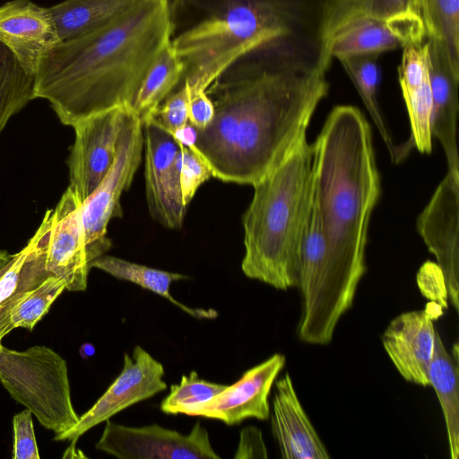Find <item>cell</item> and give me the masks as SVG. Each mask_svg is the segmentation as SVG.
I'll list each match as a JSON object with an SVG mask.
<instances>
[{
  "instance_id": "20",
  "label": "cell",
  "mask_w": 459,
  "mask_h": 459,
  "mask_svg": "<svg viewBox=\"0 0 459 459\" xmlns=\"http://www.w3.org/2000/svg\"><path fill=\"white\" fill-rule=\"evenodd\" d=\"M51 214L52 210H47L26 246L0 269V343L12 331L10 313L14 305L52 274L46 268Z\"/></svg>"
},
{
  "instance_id": "1",
  "label": "cell",
  "mask_w": 459,
  "mask_h": 459,
  "mask_svg": "<svg viewBox=\"0 0 459 459\" xmlns=\"http://www.w3.org/2000/svg\"><path fill=\"white\" fill-rule=\"evenodd\" d=\"M284 40L241 56L206 89L214 116L194 146L213 178L253 186L307 135L329 90L330 65L294 57Z\"/></svg>"
},
{
  "instance_id": "31",
  "label": "cell",
  "mask_w": 459,
  "mask_h": 459,
  "mask_svg": "<svg viewBox=\"0 0 459 459\" xmlns=\"http://www.w3.org/2000/svg\"><path fill=\"white\" fill-rule=\"evenodd\" d=\"M226 386L202 379L197 372L191 371L189 375L182 376L178 384L170 386L169 394L160 403V410L167 414H185L187 409L207 402Z\"/></svg>"
},
{
  "instance_id": "12",
  "label": "cell",
  "mask_w": 459,
  "mask_h": 459,
  "mask_svg": "<svg viewBox=\"0 0 459 459\" xmlns=\"http://www.w3.org/2000/svg\"><path fill=\"white\" fill-rule=\"evenodd\" d=\"M163 365L143 347L134 348L132 355L124 354L120 374L93 406L80 416L68 431L55 435L54 439L74 443L94 426L109 420L121 411L167 389Z\"/></svg>"
},
{
  "instance_id": "30",
  "label": "cell",
  "mask_w": 459,
  "mask_h": 459,
  "mask_svg": "<svg viewBox=\"0 0 459 459\" xmlns=\"http://www.w3.org/2000/svg\"><path fill=\"white\" fill-rule=\"evenodd\" d=\"M65 289V281L51 274L37 288L30 290L12 308L11 329L22 327L31 331Z\"/></svg>"
},
{
  "instance_id": "7",
  "label": "cell",
  "mask_w": 459,
  "mask_h": 459,
  "mask_svg": "<svg viewBox=\"0 0 459 459\" xmlns=\"http://www.w3.org/2000/svg\"><path fill=\"white\" fill-rule=\"evenodd\" d=\"M143 125L126 108L114 162L101 183L81 207L84 245L90 263L104 255L112 246L107 237L108 222L122 217L120 199L127 190L142 160Z\"/></svg>"
},
{
  "instance_id": "23",
  "label": "cell",
  "mask_w": 459,
  "mask_h": 459,
  "mask_svg": "<svg viewBox=\"0 0 459 459\" xmlns=\"http://www.w3.org/2000/svg\"><path fill=\"white\" fill-rule=\"evenodd\" d=\"M445 420L451 459L459 456V380L457 356L451 357L437 333L435 352L428 371Z\"/></svg>"
},
{
  "instance_id": "2",
  "label": "cell",
  "mask_w": 459,
  "mask_h": 459,
  "mask_svg": "<svg viewBox=\"0 0 459 459\" xmlns=\"http://www.w3.org/2000/svg\"><path fill=\"white\" fill-rule=\"evenodd\" d=\"M168 0H140L80 37L59 42L34 75V97L74 126L116 107L130 108L148 69L170 43Z\"/></svg>"
},
{
  "instance_id": "37",
  "label": "cell",
  "mask_w": 459,
  "mask_h": 459,
  "mask_svg": "<svg viewBox=\"0 0 459 459\" xmlns=\"http://www.w3.org/2000/svg\"><path fill=\"white\" fill-rule=\"evenodd\" d=\"M267 448L262 432L254 426L245 427L239 433L235 459L267 458Z\"/></svg>"
},
{
  "instance_id": "5",
  "label": "cell",
  "mask_w": 459,
  "mask_h": 459,
  "mask_svg": "<svg viewBox=\"0 0 459 459\" xmlns=\"http://www.w3.org/2000/svg\"><path fill=\"white\" fill-rule=\"evenodd\" d=\"M313 181V148L304 136L254 186L242 217L244 274L277 290L298 287L301 233Z\"/></svg>"
},
{
  "instance_id": "33",
  "label": "cell",
  "mask_w": 459,
  "mask_h": 459,
  "mask_svg": "<svg viewBox=\"0 0 459 459\" xmlns=\"http://www.w3.org/2000/svg\"><path fill=\"white\" fill-rule=\"evenodd\" d=\"M402 48L403 51L398 68L401 89L418 86L429 79L426 39L421 43H407Z\"/></svg>"
},
{
  "instance_id": "16",
  "label": "cell",
  "mask_w": 459,
  "mask_h": 459,
  "mask_svg": "<svg viewBox=\"0 0 459 459\" xmlns=\"http://www.w3.org/2000/svg\"><path fill=\"white\" fill-rule=\"evenodd\" d=\"M439 314L428 306L402 313L391 320L382 334L386 354L407 382L429 385L428 371L437 333L433 322Z\"/></svg>"
},
{
  "instance_id": "40",
  "label": "cell",
  "mask_w": 459,
  "mask_h": 459,
  "mask_svg": "<svg viewBox=\"0 0 459 459\" xmlns=\"http://www.w3.org/2000/svg\"><path fill=\"white\" fill-rule=\"evenodd\" d=\"M80 355L83 359L90 358L95 352L94 347L91 343H84L79 350Z\"/></svg>"
},
{
  "instance_id": "36",
  "label": "cell",
  "mask_w": 459,
  "mask_h": 459,
  "mask_svg": "<svg viewBox=\"0 0 459 459\" xmlns=\"http://www.w3.org/2000/svg\"><path fill=\"white\" fill-rule=\"evenodd\" d=\"M417 281L424 295L430 299L432 293L437 292L442 307H446V286L442 271L437 263H424L418 272Z\"/></svg>"
},
{
  "instance_id": "25",
  "label": "cell",
  "mask_w": 459,
  "mask_h": 459,
  "mask_svg": "<svg viewBox=\"0 0 459 459\" xmlns=\"http://www.w3.org/2000/svg\"><path fill=\"white\" fill-rule=\"evenodd\" d=\"M185 69L183 60L169 43L148 69L130 106L142 124L154 116L160 103L179 84Z\"/></svg>"
},
{
  "instance_id": "18",
  "label": "cell",
  "mask_w": 459,
  "mask_h": 459,
  "mask_svg": "<svg viewBox=\"0 0 459 459\" xmlns=\"http://www.w3.org/2000/svg\"><path fill=\"white\" fill-rule=\"evenodd\" d=\"M429 78L432 93L431 134L446 155L448 169H459L457 117L459 73L450 62L444 43L427 37Z\"/></svg>"
},
{
  "instance_id": "14",
  "label": "cell",
  "mask_w": 459,
  "mask_h": 459,
  "mask_svg": "<svg viewBox=\"0 0 459 459\" xmlns=\"http://www.w3.org/2000/svg\"><path fill=\"white\" fill-rule=\"evenodd\" d=\"M285 363L283 354L272 355L207 402L187 409L185 414L218 420L229 426L247 419L267 420L271 412L268 397Z\"/></svg>"
},
{
  "instance_id": "32",
  "label": "cell",
  "mask_w": 459,
  "mask_h": 459,
  "mask_svg": "<svg viewBox=\"0 0 459 459\" xmlns=\"http://www.w3.org/2000/svg\"><path fill=\"white\" fill-rule=\"evenodd\" d=\"M212 177V172L205 160L195 146L182 145L180 168V191L183 203L187 206L202 184Z\"/></svg>"
},
{
  "instance_id": "17",
  "label": "cell",
  "mask_w": 459,
  "mask_h": 459,
  "mask_svg": "<svg viewBox=\"0 0 459 459\" xmlns=\"http://www.w3.org/2000/svg\"><path fill=\"white\" fill-rule=\"evenodd\" d=\"M0 42L34 76L43 57L61 41L48 8L15 0L0 6Z\"/></svg>"
},
{
  "instance_id": "10",
  "label": "cell",
  "mask_w": 459,
  "mask_h": 459,
  "mask_svg": "<svg viewBox=\"0 0 459 459\" xmlns=\"http://www.w3.org/2000/svg\"><path fill=\"white\" fill-rule=\"evenodd\" d=\"M326 253V239L313 178L299 243L298 288L301 296V314L297 334L301 342L314 345L329 343L324 330Z\"/></svg>"
},
{
  "instance_id": "38",
  "label": "cell",
  "mask_w": 459,
  "mask_h": 459,
  "mask_svg": "<svg viewBox=\"0 0 459 459\" xmlns=\"http://www.w3.org/2000/svg\"><path fill=\"white\" fill-rule=\"evenodd\" d=\"M205 91L203 90L188 91V122L198 130L206 127L214 116L213 104Z\"/></svg>"
},
{
  "instance_id": "4",
  "label": "cell",
  "mask_w": 459,
  "mask_h": 459,
  "mask_svg": "<svg viewBox=\"0 0 459 459\" xmlns=\"http://www.w3.org/2000/svg\"><path fill=\"white\" fill-rule=\"evenodd\" d=\"M170 45L186 69L180 82L206 91L233 62L289 38L297 20L290 0H168Z\"/></svg>"
},
{
  "instance_id": "15",
  "label": "cell",
  "mask_w": 459,
  "mask_h": 459,
  "mask_svg": "<svg viewBox=\"0 0 459 459\" xmlns=\"http://www.w3.org/2000/svg\"><path fill=\"white\" fill-rule=\"evenodd\" d=\"M82 203L69 187L52 210L47 246L46 268L64 280L70 291L87 289L91 263L88 259L81 219Z\"/></svg>"
},
{
  "instance_id": "11",
  "label": "cell",
  "mask_w": 459,
  "mask_h": 459,
  "mask_svg": "<svg viewBox=\"0 0 459 459\" xmlns=\"http://www.w3.org/2000/svg\"><path fill=\"white\" fill-rule=\"evenodd\" d=\"M416 228L442 271L447 296L459 308V169H447L429 202L420 213Z\"/></svg>"
},
{
  "instance_id": "39",
  "label": "cell",
  "mask_w": 459,
  "mask_h": 459,
  "mask_svg": "<svg viewBox=\"0 0 459 459\" xmlns=\"http://www.w3.org/2000/svg\"><path fill=\"white\" fill-rule=\"evenodd\" d=\"M172 135L182 145L194 146L197 138V129L189 122L184 126L176 130Z\"/></svg>"
},
{
  "instance_id": "34",
  "label": "cell",
  "mask_w": 459,
  "mask_h": 459,
  "mask_svg": "<svg viewBox=\"0 0 459 459\" xmlns=\"http://www.w3.org/2000/svg\"><path fill=\"white\" fill-rule=\"evenodd\" d=\"M189 92L179 83L160 103L154 117L170 134L188 122Z\"/></svg>"
},
{
  "instance_id": "29",
  "label": "cell",
  "mask_w": 459,
  "mask_h": 459,
  "mask_svg": "<svg viewBox=\"0 0 459 459\" xmlns=\"http://www.w3.org/2000/svg\"><path fill=\"white\" fill-rule=\"evenodd\" d=\"M34 97V76L0 42V132Z\"/></svg>"
},
{
  "instance_id": "27",
  "label": "cell",
  "mask_w": 459,
  "mask_h": 459,
  "mask_svg": "<svg viewBox=\"0 0 459 459\" xmlns=\"http://www.w3.org/2000/svg\"><path fill=\"white\" fill-rule=\"evenodd\" d=\"M414 14L412 0H326L319 27L320 49L342 25L357 17L384 22Z\"/></svg>"
},
{
  "instance_id": "9",
  "label": "cell",
  "mask_w": 459,
  "mask_h": 459,
  "mask_svg": "<svg viewBox=\"0 0 459 459\" xmlns=\"http://www.w3.org/2000/svg\"><path fill=\"white\" fill-rule=\"evenodd\" d=\"M95 446L119 459H220L199 421L184 435L158 424L129 427L107 420Z\"/></svg>"
},
{
  "instance_id": "8",
  "label": "cell",
  "mask_w": 459,
  "mask_h": 459,
  "mask_svg": "<svg viewBox=\"0 0 459 459\" xmlns=\"http://www.w3.org/2000/svg\"><path fill=\"white\" fill-rule=\"evenodd\" d=\"M142 125L149 212L162 226L170 230L180 229L186 208L179 183L182 144L154 117Z\"/></svg>"
},
{
  "instance_id": "28",
  "label": "cell",
  "mask_w": 459,
  "mask_h": 459,
  "mask_svg": "<svg viewBox=\"0 0 459 459\" xmlns=\"http://www.w3.org/2000/svg\"><path fill=\"white\" fill-rule=\"evenodd\" d=\"M412 12L427 37L444 43L453 68L459 73V0H412Z\"/></svg>"
},
{
  "instance_id": "24",
  "label": "cell",
  "mask_w": 459,
  "mask_h": 459,
  "mask_svg": "<svg viewBox=\"0 0 459 459\" xmlns=\"http://www.w3.org/2000/svg\"><path fill=\"white\" fill-rule=\"evenodd\" d=\"M91 267L100 269L109 275L123 281L133 282L143 289L156 293L180 309L196 318L212 319L218 316L214 309L192 308L178 302L169 292L174 281L188 279L178 273L148 267L112 255H102L93 260Z\"/></svg>"
},
{
  "instance_id": "22",
  "label": "cell",
  "mask_w": 459,
  "mask_h": 459,
  "mask_svg": "<svg viewBox=\"0 0 459 459\" xmlns=\"http://www.w3.org/2000/svg\"><path fill=\"white\" fill-rule=\"evenodd\" d=\"M140 0H65L48 7L60 41L86 34Z\"/></svg>"
},
{
  "instance_id": "21",
  "label": "cell",
  "mask_w": 459,
  "mask_h": 459,
  "mask_svg": "<svg viewBox=\"0 0 459 459\" xmlns=\"http://www.w3.org/2000/svg\"><path fill=\"white\" fill-rule=\"evenodd\" d=\"M402 42L384 21L370 17L354 18L335 30L318 57L331 64L332 58L356 55H379L402 48Z\"/></svg>"
},
{
  "instance_id": "6",
  "label": "cell",
  "mask_w": 459,
  "mask_h": 459,
  "mask_svg": "<svg viewBox=\"0 0 459 459\" xmlns=\"http://www.w3.org/2000/svg\"><path fill=\"white\" fill-rule=\"evenodd\" d=\"M0 382L17 403L56 435L74 428V411L66 361L52 349L35 345L19 351L0 343Z\"/></svg>"
},
{
  "instance_id": "26",
  "label": "cell",
  "mask_w": 459,
  "mask_h": 459,
  "mask_svg": "<svg viewBox=\"0 0 459 459\" xmlns=\"http://www.w3.org/2000/svg\"><path fill=\"white\" fill-rule=\"evenodd\" d=\"M378 55H356L338 58L351 78L369 116L380 134L393 162L397 163L404 156L401 145L393 137L385 121L377 98L381 80Z\"/></svg>"
},
{
  "instance_id": "13",
  "label": "cell",
  "mask_w": 459,
  "mask_h": 459,
  "mask_svg": "<svg viewBox=\"0 0 459 459\" xmlns=\"http://www.w3.org/2000/svg\"><path fill=\"white\" fill-rule=\"evenodd\" d=\"M126 108L116 107L95 114L73 126L75 139L68 159V187L82 204L114 162Z\"/></svg>"
},
{
  "instance_id": "35",
  "label": "cell",
  "mask_w": 459,
  "mask_h": 459,
  "mask_svg": "<svg viewBox=\"0 0 459 459\" xmlns=\"http://www.w3.org/2000/svg\"><path fill=\"white\" fill-rule=\"evenodd\" d=\"M31 415L25 409L13 416V459H39Z\"/></svg>"
},
{
  "instance_id": "19",
  "label": "cell",
  "mask_w": 459,
  "mask_h": 459,
  "mask_svg": "<svg viewBox=\"0 0 459 459\" xmlns=\"http://www.w3.org/2000/svg\"><path fill=\"white\" fill-rule=\"evenodd\" d=\"M271 426L284 459H328L330 455L299 399L287 372L275 382Z\"/></svg>"
},
{
  "instance_id": "3",
  "label": "cell",
  "mask_w": 459,
  "mask_h": 459,
  "mask_svg": "<svg viewBox=\"0 0 459 459\" xmlns=\"http://www.w3.org/2000/svg\"><path fill=\"white\" fill-rule=\"evenodd\" d=\"M312 148L327 251L324 330L331 342L367 269L368 227L380 195V177L370 125L354 106H335Z\"/></svg>"
}]
</instances>
